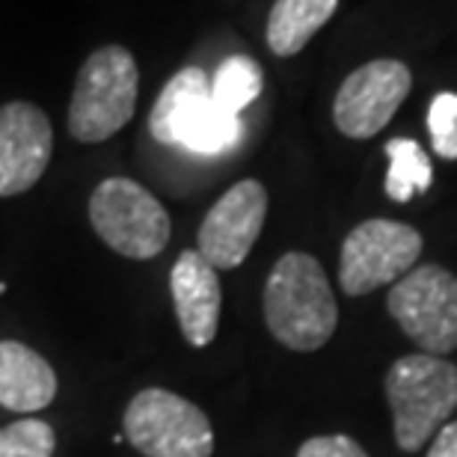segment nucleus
<instances>
[{
  "instance_id": "nucleus-1",
  "label": "nucleus",
  "mask_w": 457,
  "mask_h": 457,
  "mask_svg": "<svg viewBox=\"0 0 457 457\" xmlns=\"http://www.w3.org/2000/svg\"><path fill=\"white\" fill-rule=\"evenodd\" d=\"M264 324L288 351L312 353L333 339L339 327L333 286L321 262L309 253H286L264 282Z\"/></svg>"
},
{
  "instance_id": "nucleus-2",
  "label": "nucleus",
  "mask_w": 457,
  "mask_h": 457,
  "mask_svg": "<svg viewBox=\"0 0 457 457\" xmlns=\"http://www.w3.org/2000/svg\"><path fill=\"white\" fill-rule=\"evenodd\" d=\"M149 131L163 145L196 154L235 149L244 134L241 116L223 111L212 96V78L199 66L176 71L152 107Z\"/></svg>"
},
{
  "instance_id": "nucleus-3",
  "label": "nucleus",
  "mask_w": 457,
  "mask_h": 457,
  "mask_svg": "<svg viewBox=\"0 0 457 457\" xmlns=\"http://www.w3.org/2000/svg\"><path fill=\"white\" fill-rule=\"evenodd\" d=\"M386 398L401 452H422L457 410V365L434 353H407L386 374Z\"/></svg>"
},
{
  "instance_id": "nucleus-4",
  "label": "nucleus",
  "mask_w": 457,
  "mask_h": 457,
  "mask_svg": "<svg viewBox=\"0 0 457 457\" xmlns=\"http://www.w3.org/2000/svg\"><path fill=\"white\" fill-rule=\"evenodd\" d=\"M140 71L125 45H104L84 60L69 102V134L78 143H104L134 119Z\"/></svg>"
},
{
  "instance_id": "nucleus-5",
  "label": "nucleus",
  "mask_w": 457,
  "mask_h": 457,
  "mask_svg": "<svg viewBox=\"0 0 457 457\" xmlns=\"http://www.w3.org/2000/svg\"><path fill=\"white\" fill-rule=\"evenodd\" d=\"M89 223L96 235L125 259L145 262L167 250L170 214L158 196L134 179H104L89 196Z\"/></svg>"
},
{
  "instance_id": "nucleus-6",
  "label": "nucleus",
  "mask_w": 457,
  "mask_h": 457,
  "mask_svg": "<svg viewBox=\"0 0 457 457\" xmlns=\"http://www.w3.org/2000/svg\"><path fill=\"white\" fill-rule=\"evenodd\" d=\"M125 436L143 457H212L214 431L194 401L149 386L125 407Z\"/></svg>"
},
{
  "instance_id": "nucleus-7",
  "label": "nucleus",
  "mask_w": 457,
  "mask_h": 457,
  "mask_svg": "<svg viewBox=\"0 0 457 457\" xmlns=\"http://www.w3.org/2000/svg\"><path fill=\"white\" fill-rule=\"evenodd\" d=\"M389 315L425 353L457 351V277L440 264L404 273L386 297Z\"/></svg>"
},
{
  "instance_id": "nucleus-8",
  "label": "nucleus",
  "mask_w": 457,
  "mask_h": 457,
  "mask_svg": "<svg viewBox=\"0 0 457 457\" xmlns=\"http://www.w3.org/2000/svg\"><path fill=\"white\" fill-rule=\"evenodd\" d=\"M422 255V235L413 226L398 220H365L342 244L339 282L351 297H362L380 286L398 282L404 273L416 268Z\"/></svg>"
},
{
  "instance_id": "nucleus-9",
  "label": "nucleus",
  "mask_w": 457,
  "mask_h": 457,
  "mask_svg": "<svg viewBox=\"0 0 457 457\" xmlns=\"http://www.w3.org/2000/svg\"><path fill=\"white\" fill-rule=\"evenodd\" d=\"M413 87V75L398 60H371L345 78L336 93L333 122L351 140H369L392 122Z\"/></svg>"
},
{
  "instance_id": "nucleus-10",
  "label": "nucleus",
  "mask_w": 457,
  "mask_h": 457,
  "mask_svg": "<svg viewBox=\"0 0 457 457\" xmlns=\"http://www.w3.org/2000/svg\"><path fill=\"white\" fill-rule=\"evenodd\" d=\"M268 217V190L262 181L244 179L217 199L196 235V250L217 270L241 268L262 235Z\"/></svg>"
},
{
  "instance_id": "nucleus-11",
  "label": "nucleus",
  "mask_w": 457,
  "mask_h": 457,
  "mask_svg": "<svg viewBox=\"0 0 457 457\" xmlns=\"http://www.w3.org/2000/svg\"><path fill=\"white\" fill-rule=\"evenodd\" d=\"M54 152L48 113L33 102L0 107V196H21L45 176Z\"/></svg>"
},
{
  "instance_id": "nucleus-12",
  "label": "nucleus",
  "mask_w": 457,
  "mask_h": 457,
  "mask_svg": "<svg viewBox=\"0 0 457 457\" xmlns=\"http://www.w3.org/2000/svg\"><path fill=\"white\" fill-rule=\"evenodd\" d=\"M170 291L181 336L190 347H205L214 342L217 327H220V306L223 288L217 268L203 259L199 250H185L172 264Z\"/></svg>"
},
{
  "instance_id": "nucleus-13",
  "label": "nucleus",
  "mask_w": 457,
  "mask_h": 457,
  "mask_svg": "<svg viewBox=\"0 0 457 457\" xmlns=\"http://www.w3.org/2000/svg\"><path fill=\"white\" fill-rule=\"evenodd\" d=\"M57 398V374L42 353L24 342H0V407L36 413Z\"/></svg>"
},
{
  "instance_id": "nucleus-14",
  "label": "nucleus",
  "mask_w": 457,
  "mask_h": 457,
  "mask_svg": "<svg viewBox=\"0 0 457 457\" xmlns=\"http://www.w3.org/2000/svg\"><path fill=\"white\" fill-rule=\"evenodd\" d=\"M339 0H277L268 15V48L277 57H295L330 21Z\"/></svg>"
},
{
  "instance_id": "nucleus-15",
  "label": "nucleus",
  "mask_w": 457,
  "mask_h": 457,
  "mask_svg": "<svg viewBox=\"0 0 457 457\" xmlns=\"http://www.w3.org/2000/svg\"><path fill=\"white\" fill-rule=\"evenodd\" d=\"M386 158H389V172L383 181L389 199L395 203H410L416 194L431 187L434 181V167L425 149L410 137H392L386 143Z\"/></svg>"
},
{
  "instance_id": "nucleus-16",
  "label": "nucleus",
  "mask_w": 457,
  "mask_h": 457,
  "mask_svg": "<svg viewBox=\"0 0 457 457\" xmlns=\"http://www.w3.org/2000/svg\"><path fill=\"white\" fill-rule=\"evenodd\" d=\"M262 87L264 78L259 62L253 57H244V54H235V57H226L217 66L212 80V96L223 111L241 116V111H246L262 96Z\"/></svg>"
},
{
  "instance_id": "nucleus-17",
  "label": "nucleus",
  "mask_w": 457,
  "mask_h": 457,
  "mask_svg": "<svg viewBox=\"0 0 457 457\" xmlns=\"http://www.w3.org/2000/svg\"><path fill=\"white\" fill-rule=\"evenodd\" d=\"M57 434L42 419H18L0 428V457H51Z\"/></svg>"
},
{
  "instance_id": "nucleus-18",
  "label": "nucleus",
  "mask_w": 457,
  "mask_h": 457,
  "mask_svg": "<svg viewBox=\"0 0 457 457\" xmlns=\"http://www.w3.org/2000/svg\"><path fill=\"white\" fill-rule=\"evenodd\" d=\"M428 131L434 152L445 161H457V93H440L428 107Z\"/></svg>"
},
{
  "instance_id": "nucleus-19",
  "label": "nucleus",
  "mask_w": 457,
  "mask_h": 457,
  "mask_svg": "<svg viewBox=\"0 0 457 457\" xmlns=\"http://www.w3.org/2000/svg\"><path fill=\"white\" fill-rule=\"evenodd\" d=\"M297 457H369V454L347 434H324V436H312V440L300 445Z\"/></svg>"
},
{
  "instance_id": "nucleus-20",
  "label": "nucleus",
  "mask_w": 457,
  "mask_h": 457,
  "mask_svg": "<svg viewBox=\"0 0 457 457\" xmlns=\"http://www.w3.org/2000/svg\"><path fill=\"white\" fill-rule=\"evenodd\" d=\"M428 457H457V422H445L440 431H436Z\"/></svg>"
}]
</instances>
